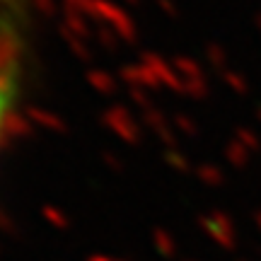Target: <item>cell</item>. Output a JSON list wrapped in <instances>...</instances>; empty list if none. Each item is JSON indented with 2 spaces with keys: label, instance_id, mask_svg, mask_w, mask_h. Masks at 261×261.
<instances>
[{
  "label": "cell",
  "instance_id": "6da1fadb",
  "mask_svg": "<svg viewBox=\"0 0 261 261\" xmlns=\"http://www.w3.org/2000/svg\"><path fill=\"white\" fill-rule=\"evenodd\" d=\"M29 0H0V169L24 107L34 46Z\"/></svg>",
  "mask_w": 261,
  "mask_h": 261
}]
</instances>
